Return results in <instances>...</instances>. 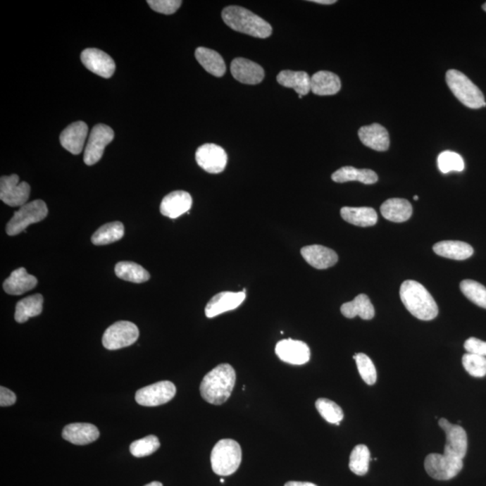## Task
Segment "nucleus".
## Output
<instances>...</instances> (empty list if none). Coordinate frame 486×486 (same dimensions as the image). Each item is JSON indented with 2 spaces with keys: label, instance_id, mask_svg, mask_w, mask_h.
Segmentation results:
<instances>
[{
  "label": "nucleus",
  "instance_id": "nucleus-27",
  "mask_svg": "<svg viewBox=\"0 0 486 486\" xmlns=\"http://www.w3.org/2000/svg\"><path fill=\"white\" fill-rule=\"evenodd\" d=\"M280 85L294 89L300 99L311 92V77L306 71L283 70L277 77Z\"/></svg>",
  "mask_w": 486,
  "mask_h": 486
},
{
  "label": "nucleus",
  "instance_id": "nucleus-3",
  "mask_svg": "<svg viewBox=\"0 0 486 486\" xmlns=\"http://www.w3.org/2000/svg\"><path fill=\"white\" fill-rule=\"evenodd\" d=\"M222 18L223 22L236 32L261 39L272 35L271 25L267 21L242 6H227L222 12Z\"/></svg>",
  "mask_w": 486,
  "mask_h": 486
},
{
  "label": "nucleus",
  "instance_id": "nucleus-7",
  "mask_svg": "<svg viewBox=\"0 0 486 486\" xmlns=\"http://www.w3.org/2000/svg\"><path fill=\"white\" fill-rule=\"evenodd\" d=\"M463 466V460L437 453L430 454L424 461L427 474L440 481H448L456 478L461 472Z\"/></svg>",
  "mask_w": 486,
  "mask_h": 486
},
{
  "label": "nucleus",
  "instance_id": "nucleus-36",
  "mask_svg": "<svg viewBox=\"0 0 486 486\" xmlns=\"http://www.w3.org/2000/svg\"><path fill=\"white\" fill-rule=\"evenodd\" d=\"M316 407L320 416L329 423L339 425L340 421L344 418L342 408L335 401L326 399V398H320L317 400Z\"/></svg>",
  "mask_w": 486,
  "mask_h": 486
},
{
  "label": "nucleus",
  "instance_id": "nucleus-44",
  "mask_svg": "<svg viewBox=\"0 0 486 486\" xmlns=\"http://www.w3.org/2000/svg\"><path fill=\"white\" fill-rule=\"evenodd\" d=\"M16 397L12 391L4 387H0V405L1 407L11 406L15 403Z\"/></svg>",
  "mask_w": 486,
  "mask_h": 486
},
{
  "label": "nucleus",
  "instance_id": "nucleus-33",
  "mask_svg": "<svg viewBox=\"0 0 486 486\" xmlns=\"http://www.w3.org/2000/svg\"><path fill=\"white\" fill-rule=\"evenodd\" d=\"M116 275L123 280L144 283L150 280V274L142 266L131 261H121L116 265Z\"/></svg>",
  "mask_w": 486,
  "mask_h": 486
},
{
  "label": "nucleus",
  "instance_id": "nucleus-39",
  "mask_svg": "<svg viewBox=\"0 0 486 486\" xmlns=\"http://www.w3.org/2000/svg\"><path fill=\"white\" fill-rule=\"evenodd\" d=\"M160 447L161 443L158 437L150 435L132 442L130 446V452L136 458H144L156 452Z\"/></svg>",
  "mask_w": 486,
  "mask_h": 486
},
{
  "label": "nucleus",
  "instance_id": "nucleus-41",
  "mask_svg": "<svg viewBox=\"0 0 486 486\" xmlns=\"http://www.w3.org/2000/svg\"><path fill=\"white\" fill-rule=\"evenodd\" d=\"M463 367L470 375L474 378H484L486 375L485 356L466 353L462 359Z\"/></svg>",
  "mask_w": 486,
  "mask_h": 486
},
{
  "label": "nucleus",
  "instance_id": "nucleus-16",
  "mask_svg": "<svg viewBox=\"0 0 486 486\" xmlns=\"http://www.w3.org/2000/svg\"><path fill=\"white\" fill-rule=\"evenodd\" d=\"M246 292H221L216 294L206 304L205 313L207 318H213L220 314L235 310L244 302Z\"/></svg>",
  "mask_w": 486,
  "mask_h": 486
},
{
  "label": "nucleus",
  "instance_id": "nucleus-49",
  "mask_svg": "<svg viewBox=\"0 0 486 486\" xmlns=\"http://www.w3.org/2000/svg\"><path fill=\"white\" fill-rule=\"evenodd\" d=\"M413 199L416 200V201L419 200V197H418V196H414V197H413Z\"/></svg>",
  "mask_w": 486,
  "mask_h": 486
},
{
  "label": "nucleus",
  "instance_id": "nucleus-50",
  "mask_svg": "<svg viewBox=\"0 0 486 486\" xmlns=\"http://www.w3.org/2000/svg\"><path fill=\"white\" fill-rule=\"evenodd\" d=\"M221 482L223 484V482H225V479H221Z\"/></svg>",
  "mask_w": 486,
  "mask_h": 486
},
{
  "label": "nucleus",
  "instance_id": "nucleus-28",
  "mask_svg": "<svg viewBox=\"0 0 486 486\" xmlns=\"http://www.w3.org/2000/svg\"><path fill=\"white\" fill-rule=\"evenodd\" d=\"M433 251L440 257L464 261L474 254L472 246L464 242L443 241L433 246Z\"/></svg>",
  "mask_w": 486,
  "mask_h": 486
},
{
  "label": "nucleus",
  "instance_id": "nucleus-30",
  "mask_svg": "<svg viewBox=\"0 0 486 486\" xmlns=\"http://www.w3.org/2000/svg\"><path fill=\"white\" fill-rule=\"evenodd\" d=\"M196 58L201 66L213 76L223 77L226 71V65L223 57L217 51L206 47L196 50Z\"/></svg>",
  "mask_w": 486,
  "mask_h": 486
},
{
  "label": "nucleus",
  "instance_id": "nucleus-14",
  "mask_svg": "<svg viewBox=\"0 0 486 486\" xmlns=\"http://www.w3.org/2000/svg\"><path fill=\"white\" fill-rule=\"evenodd\" d=\"M275 354L282 361L291 365H304L310 361L309 347L301 340H280L275 349Z\"/></svg>",
  "mask_w": 486,
  "mask_h": 486
},
{
  "label": "nucleus",
  "instance_id": "nucleus-29",
  "mask_svg": "<svg viewBox=\"0 0 486 486\" xmlns=\"http://www.w3.org/2000/svg\"><path fill=\"white\" fill-rule=\"evenodd\" d=\"M332 180L337 183H346L349 181H359L366 185H372L378 182V174L368 168H356L347 166L340 168L332 175Z\"/></svg>",
  "mask_w": 486,
  "mask_h": 486
},
{
  "label": "nucleus",
  "instance_id": "nucleus-26",
  "mask_svg": "<svg viewBox=\"0 0 486 486\" xmlns=\"http://www.w3.org/2000/svg\"><path fill=\"white\" fill-rule=\"evenodd\" d=\"M340 312L349 319L359 316L363 320H371L375 316L374 306L367 294H359L351 302L343 304Z\"/></svg>",
  "mask_w": 486,
  "mask_h": 486
},
{
  "label": "nucleus",
  "instance_id": "nucleus-38",
  "mask_svg": "<svg viewBox=\"0 0 486 486\" xmlns=\"http://www.w3.org/2000/svg\"><path fill=\"white\" fill-rule=\"evenodd\" d=\"M353 359L356 361V367L363 381L368 385H375L378 379L377 369L370 358L364 353H356L353 356Z\"/></svg>",
  "mask_w": 486,
  "mask_h": 486
},
{
  "label": "nucleus",
  "instance_id": "nucleus-25",
  "mask_svg": "<svg viewBox=\"0 0 486 486\" xmlns=\"http://www.w3.org/2000/svg\"><path fill=\"white\" fill-rule=\"evenodd\" d=\"M380 211L382 216L388 221L404 223L411 218L413 207L406 199H391L383 203Z\"/></svg>",
  "mask_w": 486,
  "mask_h": 486
},
{
  "label": "nucleus",
  "instance_id": "nucleus-47",
  "mask_svg": "<svg viewBox=\"0 0 486 486\" xmlns=\"http://www.w3.org/2000/svg\"><path fill=\"white\" fill-rule=\"evenodd\" d=\"M144 486H163L160 482L154 481L150 482V484L146 485Z\"/></svg>",
  "mask_w": 486,
  "mask_h": 486
},
{
  "label": "nucleus",
  "instance_id": "nucleus-31",
  "mask_svg": "<svg viewBox=\"0 0 486 486\" xmlns=\"http://www.w3.org/2000/svg\"><path fill=\"white\" fill-rule=\"evenodd\" d=\"M340 216L347 223L359 227L373 226L378 222V213L371 207L345 206L340 210Z\"/></svg>",
  "mask_w": 486,
  "mask_h": 486
},
{
  "label": "nucleus",
  "instance_id": "nucleus-2",
  "mask_svg": "<svg viewBox=\"0 0 486 486\" xmlns=\"http://www.w3.org/2000/svg\"><path fill=\"white\" fill-rule=\"evenodd\" d=\"M401 302L417 319L432 320L439 313V307L432 294L419 282L406 280L400 288Z\"/></svg>",
  "mask_w": 486,
  "mask_h": 486
},
{
  "label": "nucleus",
  "instance_id": "nucleus-40",
  "mask_svg": "<svg viewBox=\"0 0 486 486\" xmlns=\"http://www.w3.org/2000/svg\"><path fill=\"white\" fill-rule=\"evenodd\" d=\"M437 167L444 174L449 173L450 171L460 173L464 170L465 162L456 152L446 151L442 152L437 157Z\"/></svg>",
  "mask_w": 486,
  "mask_h": 486
},
{
  "label": "nucleus",
  "instance_id": "nucleus-12",
  "mask_svg": "<svg viewBox=\"0 0 486 486\" xmlns=\"http://www.w3.org/2000/svg\"><path fill=\"white\" fill-rule=\"evenodd\" d=\"M31 187L27 182H20L18 175L0 178V199L9 206H23L30 196Z\"/></svg>",
  "mask_w": 486,
  "mask_h": 486
},
{
  "label": "nucleus",
  "instance_id": "nucleus-23",
  "mask_svg": "<svg viewBox=\"0 0 486 486\" xmlns=\"http://www.w3.org/2000/svg\"><path fill=\"white\" fill-rule=\"evenodd\" d=\"M37 282V278L35 275H29L25 268H19L6 278L3 288L8 294L20 296L25 292L34 289Z\"/></svg>",
  "mask_w": 486,
  "mask_h": 486
},
{
  "label": "nucleus",
  "instance_id": "nucleus-37",
  "mask_svg": "<svg viewBox=\"0 0 486 486\" xmlns=\"http://www.w3.org/2000/svg\"><path fill=\"white\" fill-rule=\"evenodd\" d=\"M460 289L471 302L486 309V287L475 280H466L460 283Z\"/></svg>",
  "mask_w": 486,
  "mask_h": 486
},
{
  "label": "nucleus",
  "instance_id": "nucleus-15",
  "mask_svg": "<svg viewBox=\"0 0 486 486\" xmlns=\"http://www.w3.org/2000/svg\"><path fill=\"white\" fill-rule=\"evenodd\" d=\"M81 61L87 70L105 79H109L115 73V61L108 54L99 49H86L81 54Z\"/></svg>",
  "mask_w": 486,
  "mask_h": 486
},
{
  "label": "nucleus",
  "instance_id": "nucleus-6",
  "mask_svg": "<svg viewBox=\"0 0 486 486\" xmlns=\"http://www.w3.org/2000/svg\"><path fill=\"white\" fill-rule=\"evenodd\" d=\"M48 216L46 204L43 200H35L25 204L15 213L11 221L6 225V231L9 236H15L24 232L32 223H37Z\"/></svg>",
  "mask_w": 486,
  "mask_h": 486
},
{
  "label": "nucleus",
  "instance_id": "nucleus-1",
  "mask_svg": "<svg viewBox=\"0 0 486 486\" xmlns=\"http://www.w3.org/2000/svg\"><path fill=\"white\" fill-rule=\"evenodd\" d=\"M235 382L236 373L231 365L217 366L203 378L200 385L201 395L207 403L221 405L231 397Z\"/></svg>",
  "mask_w": 486,
  "mask_h": 486
},
{
  "label": "nucleus",
  "instance_id": "nucleus-42",
  "mask_svg": "<svg viewBox=\"0 0 486 486\" xmlns=\"http://www.w3.org/2000/svg\"><path fill=\"white\" fill-rule=\"evenodd\" d=\"M152 11L164 15L174 14L180 8V0H149L147 1Z\"/></svg>",
  "mask_w": 486,
  "mask_h": 486
},
{
  "label": "nucleus",
  "instance_id": "nucleus-45",
  "mask_svg": "<svg viewBox=\"0 0 486 486\" xmlns=\"http://www.w3.org/2000/svg\"><path fill=\"white\" fill-rule=\"evenodd\" d=\"M285 486H317L313 484V482H297V481H289L285 484Z\"/></svg>",
  "mask_w": 486,
  "mask_h": 486
},
{
  "label": "nucleus",
  "instance_id": "nucleus-34",
  "mask_svg": "<svg viewBox=\"0 0 486 486\" xmlns=\"http://www.w3.org/2000/svg\"><path fill=\"white\" fill-rule=\"evenodd\" d=\"M124 235L125 226L122 223H109L100 227V228L94 233L92 241L93 244L97 246L106 245L119 241V239L123 238Z\"/></svg>",
  "mask_w": 486,
  "mask_h": 486
},
{
  "label": "nucleus",
  "instance_id": "nucleus-35",
  "mask_svg": "<svg viewBox=\"0 0 486 486\" xmlns=\"http://www.w3.org/2000/svg\"><path fill=\"white\" fill-rule=\"evenodd\" d=\"M370 451L366 445H356L349 456V469L356 475H365L368 472Z\"/></svg>",
  "mask_w": 486,
  "mask_h": 486
},
{
  "label": "nucleus",
  "instance_id": "nucleus-43",
  "mask_svg": "<svg viewBox=\"0 0 486 486\" xmlns=\"http://www.w3.org/2000/svg\"><path fill=\"white\" fill-rule=\"evenodd\" d=\"M464 348L470 354L485 356L486 358V342L472 337V338L466 340Z\"/></svg>",
  "mask_w": 486,
  "mask_h": 486
},
{
  "label": "nucleus",
  "instance_id": "nucleus-5",
  "mask_svg": "<svg viewBox=\"0 0 486 486\" xmlns=\"http://www.w3.org/2000/svg\"><path fill=\"white\" fill-rule=\"evenodd\" d=\"M447 84L460 102L469 108L478 109L486 106L484 94L461 71L449 70L446 73Z\"/></svg>",
  "mask_w": 486,
  "mask_h": 486
},
{
  "label": "nucleus",
  "instance_id": "nucleus-13",
  "mask_svg": "<svg viewBox=\"0 0 486 486\" xmlns=\"http://www.w3.org/2000/svg\"><path fill=\"white\" fill-rule=\"evenodd\" d=\"M196 161L206 173L218 174L225 170L228 156L221 146L206 144L197 149Z\"/></svg>",
  "mask_w": 486,
  "mask_h": 486
},
{
  "label": "nucleus",
  "instance_id": "nucleus-22",
  "mask_svg": "<svg viewBox=\"0 0 486 486\" xmlns=\"http://www.w3.org/2000/svg\"><path fill=\"white\" fill-rule=\"evenodd\" d=\"M65 440L75 445H87L99 437V430L92 423H70L63 430Z\"/></svg>",
  "mask_w": 486,
  "mask_h": 486
},
{
  "label": "nucleus",
  "instance_id": "nucleus-4",
  "mask_svg": "<svg viewBox=\"0 0 486 486\" xmlns=\"http://www.w3.org/2000/svg\"><path fill=\"white\" fill-rule=\"evenodd\" d=\"M241 446L235 440H221L213 447L211 453L213 471L221 476L231 475L237 471L242 463Z\"/></svg>",
  "mask_w": 486,
  "mask_h": 486
},
{
  "label": "nucleus",
  "instance_id": "nucleus-20",
  "mask_svg": "<svg viewBox=\"0 0 486 486\" xmlns=\"http://www.w3.org/2000/svg\"><path fill=\"white\" fill-rule=\"evenodd\" d=\"M301 254L308 264L317 270H326L339 261L338 255L333 249L322 245L306 246L301 249Z\"/></svg>",
  "mask_w": 486,
  "mask_h": 486
},
{
  "label": "nucleus",
  "instance_id": "nucleus-10",
  "mask_svg": "<svg viewBox=\"0 0 486 486\" xmlns=\"http://www.w3.org/2000/svg\"><path fill=\"white\" fill-rule=\"evenodd\" d=\"M113 137L115 134L109 126L102 124L94 126L84 151V162L89 166L97 163L101 160L106 146L112 142Z\"/></svg>",
  "mask_w": 486,
  "mask_h": 486
},
{
  "label": "nucleus",
  "instance_id": "nucleus-48",
  "mask_svg": "<svg viewBox=\"0 0 486 486\" xmlns=\"http://www.w3.org/2000/svg\"><path fill=\"white\" fill-rule=\"evenodd\" d=\"M482 9H484V11L486 12V2L484 5H482Z\"/></svg>",
  "mask_w": 486,
  "mask_h": 486
},
{
  "label": "nucleus",
  "instance_id": "nucleus-21",
  "mask_svg": "<svg viewBox=\"0 0 486 486\" xmlns=\"http://www.w3.org/2000/svg\"><path fill=\"white\" fill-rule=\"evenodd\" d=\"M359 137L363 144L372 150L385 151L390 146L387 130L379 124L363 126L359 129Z\"/></svg>",
  "mask_w": 486,
  "mask_h": 486
},
{
  "label": "nucleus",
  "instance_id": "nucleus-18",
  "mask_svg": "<svg viewBox=\"0 0 486 486\" xmlns=\"http://www.w3.org/2000/svg\"><path fill=\"white\" fill-rule=\"evenodd\" d=\"M192 204V197L189 193L181 190L173 191L162 199L161 213L168 218L176 219L189 212Z\"/></svg>",
  "mask_w": 486,
  "mask_h": 486
},
{
  "label": "nucleus",
  "instance_id": "nucleus-17",
  "mask_svg": "<svg viewBox=\"0 0 486 486\" xmlns=\"http://www.w3.org/2000/svg\"><path fill=\"white\" fill-rule=\"evenodd\" d=\"M232 75L239 82L248 85H257L264 80L263 68L244 58H236L231 64Z\"/></svg>",
  "mask_w": 486,
  "mask_h": 486
},
{
  "label": "nucleus",
  "instance_id": "nucleus-11",
  "mask_svg": "<svg viewBox=\"0 0 486 486\" xmlns=\"http://www.w3.org/2000/svg\"><path fill=\"white\" fill-rule=\"evenodd\" d=\"M439 426L446 434L444 455L463 460L468 452V435L466 430L458 424L450 423L444 418L439 420Z\"/></svg>",
  "mask_w": 486,
  "mask_h": 486
},
{
  "label": "nucleus",
  "instance_id": "nucleus-8",
  "mask_svg": "<svg viewBox=\"0 0 486 486\" xmlns=\"http://www.w3.org/2000/svg\"><path fill=\"white\" fill-rule=\"evenodd\" d=\"M138 338L139 329L135 323L120 320L106 329L102 342L106 349L116 351L134 344Z\"/></svg>",
  "mask_w": 486,
  "mask_h": 486
},
{
  "label": "nucleus",
  "instance_id": "nucleus-19",
  "mask_svg": "<svg viewBox=\"0 0 486 486\" xmlns=\"http://www.w3.org/2000/svg\"><path fill=\"white\" fill-rule=\"evenodd\" d=\"M87 132H89V127L86 123L81 121L73 123L61 132V144L70 154H80L85 144Z\"/></svg>",
  "mask_w": 486,
  "mask_h": 486
},
{
  "label": "nucleus",
  "instance_id": "nucleus-24",
  "mask_svg": "<svg viewBox=\"0 0 486 486\" xmlns=\"http://www.w3.org/2000/svg\"><path fill=\"white\" fill-rule=\"evenodd\" d=\"M342 87L339 77L330 71L320 70L311 77V92L318 96H332Z\"/></svg>",
  "mask_w": 486,
  "mask_h": 486
},
{
  "label": "nucleus",
  "instance_id": "nucleus-32",
  "mask_svg": "<svg viewBox=\"0 0 486 486\" xmlns=\"http://www.w3.org/2000/svg\"><path fill=\"white\" fill-rule=\"evenodd\" d=\"M44 297L40 294L24 298L16 304L15 319L19 323H24L32 317L41 314L43 311Z\"/></svg>",
  "mask_w": 486,
  "mask_h": 486
},
{
  "label": "nucleus",
  "instance_id": "nucleus-46",
  "mask_svg": "<svg viewBox=\"0 0 486 486\" xmlns=\"http://www.w3.org/2000/svg\"><path fill=\"white\" fill-rule=\"evenodd\" d=\"M311 2L316 3V4L332 5L335 4L336 0H313Z\"/></svg>",
  "mask_w": 486,
  "mask_h": 486
},
{
  "label": "nucleus",
  "instance_id": "nucleus-9",
  "mask_svg": "<svg viewBox=\"0 0 486 486\" xmlns=\"http://www.w3.org/2000/svg\"><path fill=\"white\" fill-rule=\"evenodd\" d=\"M176 392L173 382L161 381L139 389L135 394V401L142 406H158L173 400Z\"/></svg>",
  "mask_w": 486,
  "mask_h": 486
}]
</instances>
